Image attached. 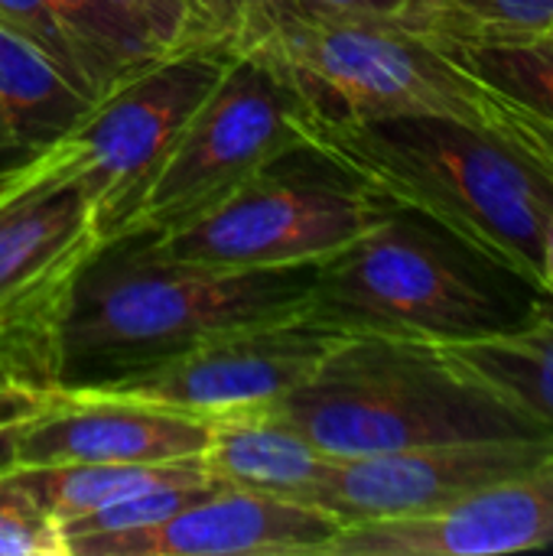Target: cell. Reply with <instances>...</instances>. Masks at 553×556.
<instances>
[{"instance_id": "cell-1", "label": "cell", "mask_w": 553, "mask_h": 556, "mask_svg": "<svg viewBox=\"0 0 553 556\" xmlns=\"http://www.w3.org/2000/svg\"><path fill=\"white\" fill-rule=\"evenodd\" d=\"M303 147L332 160L398 212L430 218L456 244L541 293L553 182L492 127L456 117H329L303 108Z\"/></svg>"}, {"instance_id": "cell-2", "label": "cell", "mask_w": 553, "mask_h": 556, "mask_svg": "<svg viewBox=\"0 0 553 556\" xmlns=\"http://www.w3.org/2000/svg\"><path fill=\"white\" fill-rule=\"evenodd\" d=\"M316 267L212 270L127 231L78 267L59 323V388H101L199 342L303 309Z\"/></svg>"}, {"instance_id": "cell-3", "label": "cell", "mask_w": 553, "mask_h": 556, "mask_svg": "<svg viewBox=\"0 0 553 556\" xmlns=\"http://www.w3.org/2000/svg\"><path fill=\"white\" fill-rule=\"evenodd\" d=\"M264 407L336 459L544 433L450 371L430 339L378 332L345 336L300 388Z\"/></svg>"}, {"instance_id": "cell-4", "label": "cell", "mask_w": 553, "mask_h": 556, "mask_svg": "<svg viewBox=\"0 0 553 556\" xmlns=\"http://www.w3.org/2000/svg\"><path fill=\"white\" fill-rule=\"evenodd\" d=\"M231 46L264 52L316 114H433L489 127V91L394 20L306 13L287 0L251 20Z\"/></svg>"}, {"instance_id": "cell-5", "label": "cell", "mask_w": 553, "mask_h": 556, "mask_svg": "<svg viewBox=\"0 0 553 556\" xmlns=\"http://www.w3.org/2000/svg\"><path fill=\"white\" fill-rule=\"evenodd\" d=\"M398 208L310 147H300L199 222L153 235L163 254L212 270L319 267Z\"/></svg>"}, {"instance_id": "cell-6", "label": "cell", "mask_w": 553, "mask_h": 556, "mask_svg": "<svg viewBox=\"0 0 553 556\" xmlns=\"http://www.w3.org/2000/svg\"><path fill=\"white\" fill-rule=\"evenodd\" d=\"M303 309L345 332L430 342L508 326L495 293L404 212L323 261Z\"/></svg>"}, {"instance_id": "cell-7", "label": "cell", "mask_w": 553, "mask_h": 556, "mask_svg": "<svg viewBox=\"0 0 553 556\" xmlns=\"http://www.w3.org/2000/svg\"><path fill=\"white\" fill-rule=\"evenodd\" d=\"M303 108L264 52L231 46L222 78L189 117L127 231L169 235L209 215L264 166L303 147Z\"/></svg>"}, {"instance_id": "cell-8", "label": "cell", "mask_w": 553, "mask_h": 556, "mask_svg": "<svg viewBox=\"0 0 553 556\" xmlns=\"http://www.w3.org/2000/svg\"><path fill=\"white\" fill-rule=\"evenodd\" d=\"M228 59L231 46L225 42L169 52L98 98L81 124L59 140L68 176L91 202L101 244L134 225L166 156Z\"/></svg>"}, {"instance_id": "cell-9", "label": "cell", "mask_w": 553, "mask_h": 556, "mask_svg": "<svg viewBox=\"0 0 553 556\" xmlns=\"http://www.w3.org/2000/svg\"><path fill=\"white\" fill-rule=\"evenodd\" d=\"M345 336L352 332L297 309L212 336L150 371L101 384L98 391L192 414L264 407L300 388Z\"/></svg>"}, {"instance_id": "cell-10", "label": "cell", "mask_w": 553, "mask_h": 556, "mask_svg": "<svg viewBox=\"0 0 553 556\" xmlns=\"http://www.w3.org/2000/svg\"><path fill=\"white\" fill-rule=\"evenodd\" d=\"M551 453L553 433H538L332 459L310 505L336 515L342 525L437 515Z\"/></svg>"}, {"instance_id": "cell-11", "label": "cell", "mask_w": 553, "mask_h": 556, "mask_svg": "<svg viewBox=\"0 0 553 556\" xmlns=\"http://www.w3.org/2000/svg\"><path fill=\"white\" fill-rule=\"evenodd\" d=\"M553 544V453L447 511L352 521L323 556H502Z\"/></svg>"}, {"instance_id": "cell-12", "label": "cell", "mask_w": 553, "mask_h": 556, "mask_svg": "<svg viewBox=\"0 0 553 556\" xmlns=\"http://www.w3.org/2000/svg\"><path fill=\"white\" fill-rule=\"evenodd\" d=\"M209 414L98 388H55L42 414L16 427V466L179 463L205 453Z\"/></svg>"}, {"instance_id": "cell-13", "label": "cell", "mask_w": 553, "mask_h": 556, "mask_svg": "<svg viewBox=\"0 0 553 556\" xmlns=\"http://www.w3.org/2000/svg\"><path fill=\"white\" fill-rule=\"evenodd\" d=\"M339 528L323 508L218 485L163 525L68 541L65 556H323Z\"/></svg>"}, {"instance_id": "cell-14", "label": "cell", "mask_w": 553, "mask_h": 556, "mask_svg": "<svg viewBox=\"0 0 553 556\" xmlns=\"http://www.w3.org/2000/svg\"><path fill=\"white\" fill-rule=\"evenodd\" d=\"M98 244L91 202L68 176L62 143L33 150L0 199V303L88 261Z\"/></svg>"}, {"instance_id": "cell-15", "label": "cell", "mask_w": 553, "mask_h": 556, "mask_svg": "<svg viewBox=\"0 0 553 556\" xmlns=\"http://www.w3.org/2000/svg\"><path fill=\"white\" fill-rule=\"evenodd\" d=\"M336 456L316 450L267 407H235L209 414L205 472L235 489L310 505Z\"/></svg>"}, {"instance_id": "cell-16", "label": "cell", "mask_w": 553, "mask_h": 556, "mask_svg": "<svg viewBox=\"0 0 553 556\" xmlns=\"http://www.w3.org/2000/svg\"><path fill=\"white\" fill-rule=\"evenodd\" d=\"M433 349L463 381L553 433V303L518 326L443 339Z\"/></svg>"}, {"instance_id": "cell-17", "label": "cell", "mask_w": 553, "mask_h": 556, "mask_svg": "<svg viewBox=\"0 0 553 556\" xmlns=\"http://www.w3.org/2000/svg\"><path fill=\"white\" fill-rule=\"evenodd\" d=\"M81 264L0 303V427L49 407L59 388V323Z\"/></svg>"}, {"instance_id": "cell-18", "label": "cell", "mask_w": 553, "mask_h": 556, "mask_svg": "<svg viewBox=\"0 0 553 556\" xmlns=\"http://www.w3.org/2000/svg\"><path fill=\"white\" fill-rule=\"evenodd\" d=\"M91 108L95 101L49 55L0 26V137L13 153L62 140Z\"/></svg>"}, {"instance_id": "cell-19", "label": "cell", "mask_w": 553, "mask_h": 556, "mask_svg": "<svg viewBox=\"0 0 553 556\" xmlns=\"http://www.w3.org/2000/svg\"><path fill=\"white\" fill-rule=\"evenodd\" d=\"M10 476L59 521V528L72 518H81L95 508L114 505L147 489L205 479L202 456L179 463H55V466H13ZM212 479V476H209Z\"/></svg>"}, {"instance_id": "cell-20", "label": "cell", "mask_w": 553, "mask_h": 556, "mask_svg": "<svg viewBox=\"0 0 553 556\" xmlns=\"http://www.w3.org/2000/svg\"><path fill=\"white\" fill-rule=\"evenodd\" d=\"M394 23L437 49L495 46L553 33V0H407Z\"/></svg>"}, {"instance_id": "cell-21", "label": "cell", "mask_w": 553, "mask_h": 556, "mask_svg": "<svg viewBox=\"0 0 553 556\" xmlns=\"http://www.w3.org/2000/svg\"><path fill=\"white\" fill-rule=\"evenodd\" d=\"M443 52L489 91L553 124V33L495 46H450Z\"/></svg>"}, {"instance_id": "cell-22", "label": "cell", "mask_w": 553, "mask_h": 556, "mask_svg": "<svg viewBox=\"0 0 553 556\" xmlns=\"http://www.w3.org/2000/svg\"><path fill=\"white\" fill-rule=\"evenodd\" d=\"M222 482L215 479H189V482H173V485H160V489H147L137 492L130 498H121L114 505L95 508L81 518H72L62 525V538L68 541H81V538H101V534H127V531H143L153 525H163L166 518H173L179 508L192 505L196 498L209 495L212 489H218Z\"/></svg>"}, {"instance_id": "cell-23", "label": "cell", "mask_w": 553, "mask_h": 556, "mask_svg": "<svg viewBox=\"0 0 553 556\" xmlns=\"http://www.w3.org/2000/svg\"><path fill=\"white\" fill-rule=\"evenodd\" d=\"M0 556H65L59 521L7 472H0Z\"/></svg>"}, {"instance_id": "cell-24", "label": "cell", "mask_w": 553, "mask_h": 556, "mask_svg": "<svg viewBox=\"0 0 553 556\" xmlns=\"http://www.w3.org/2000/svg\"><path fill=\"white\" fill-rule=\"evenodd\" d=\"M108 7L156 52L169 55L189 46H202L196 36L189 7L183 0H108Z\"/></svg>"}, {"instance_id": "cell-25", "label": "cell", "mask_w": 553, "mask_h": 556, "mask_svg": "<svg viewBox=\"0 0 553 556\" xmlns=\"http://www.w3.org/2000/svg\"><path fill=\"white\" fill-rule=\"evenodd\" d=\"M0 26H7L10 33L23 36L26 42H33L42 55H49L55 62V68L72 81L78 85L88 98V85L81 81L78 75V65L72 59V49L65 42V33L59 26V16H55V7L52 0H0ZM95 101V98H91Z\"/></svg>"}, {"instance_id": "cell-26", "label": "cell", "mask_w": 553, "mask_h": 556, "mask_svg": "<svg viewBox=\"0 0 553 556\" xmlns=\"http://www.w3.org/2000/svg\"><path fill=\"white\" fill-rule=\"evenodd\" d=\"M486 88V85H482ZM489 91V88H486ZM489 127L553 182V124L489 91Z\"/></svg>"}, {"instance_id": "cell-27", "label": "cell", "mask_w": 553, "mask_h": 556, "mask_svg": "<svg viewBox=\"0 0 553 556\" xmlns=\"http://www.w3.org/2000/svg\"><path fill=\"white\" fill-rule=\"evenodd\" d=\"M183 3L189 7L196 36L202 42L231 46L251 20L271 13L274 7H280L287 0H183Z\"/></svg>"}, {"instance_id": "cell-28", "label": "cell", "mask_w": 553, "mask_h": 556, "mask_svg": "<svg viewBox=\"0 0 553 556\" xmlns=\"http://www.w3.org/2000/svg\"><path fill=\"white\" fill-rule=\"evenodd\" d=\"M306 13H329V16H381L394 20L407 0H290Z\"/></svg>"}, {"instance_id": "cell-29", "label": "cell", "mask_w": 553, "mask_h": 556, "mask_svg": "<svg viewBox=\"0 0 553 556\" xmlns=\"http://www.w3.org/2000/svg\"><path fill=\"white\" fill-rule=\"evenodd\" d=\"M29 153H33V150L0 156V199H3V195H7V189L20 179V173H23V166H26V156H29Z\"/></svg>"}, {"instance_id": "cell-30", "label": "cell", "mask_w": 553, "mask_h": 556, "mask_svg": "<svg viewBox=\"0 0 553 556\" xmlns=\"http://www.w3.org/2000/svg\"><path fill=\"white\" fill-rule=\"evenodd\" d=\"M541 293L553 303V215L548 218V228H544V261H541Z\"/></svg>"}, {"instance_id": "cell-31", "label": "cell", "mask_w": 553, "mask_h": 556, "mask_svg": "<svg viewBox=\"0 0 553 556\" xmlns=\"http://www.w3.org/2000/svg\"><path fill=\"white\" fill-rule=\"evenodd\" d=\"M16 427H0V472L16 466Z\"/></svg>"}, {"instance_id": "cell-32", "label": "cell", "mask_w": 553, "mask_h": 556, "mask_svg": "<svg viewBox=\"0 0 553 556\" xmlns=\"http://www.w3.org/2000/svg\"><path fill=\"white\" fill-rule=\"evenodd\" d=\"M10 153H13V150H10V147H7V140L0 137V156H10Z\"/></svg>"}]
</instances>
